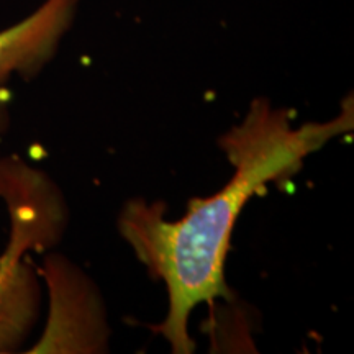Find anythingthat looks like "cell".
Returning a JSON list of instances; mask_svg holds the SVG:
<instances>
[{"instance_id":"obj_1","label":"cell","mask_w":354,"mask_h":354,"mask_svg":"<svg viewBox=\"0 0 354 354\" xmlns=\"http://www.w3.org/2000/svg\"><path fill=\"white\" fill-rule=\"evenodd\" d=\"M353 125L351 97L336 118L300 127L292 125L287 110L256 99L243 122L218 140L233 166L232 179L218 192L189 202L185 215L176 221L165 218L162 203L133 201L123 207L118 220L123 238L151 277L166 286L169 310L159 330L172 351H194L189 318L198 305L228 297L225 261L246 203L271 183L297 174L310 154Z\"/></svg>"},{"instance_id":"obj_2","label":"cell","mask_w":354,"mask_h":354,"mask_svg":"<svg viewBox=\"0 0 354 354\" xmlns=\"http://www.w3.org/2000/svg\"><path fill=\"white\" fill-rule=\"evenodd\" d=\"M0 198L10 218L0 254V354H13L24 351L41 315V276L26 254L57 245L68 214L56 184L17 156H0Z\"/></svg>"},{"instance_id":"obj_3","label":"cell","mask_w":354,"mask_h":354,"mask_svg":"<svg viewBox=\"0 0 354 354\" xmlns=\"http://www.w3.org/2000/svg\"><path fill=\"white\" fill-rule=\"evenodd\" d=\"M50 294V317L43 335L26 353H92L91 344L105 346V338L84 320L95 317V300L88 297L87 284L73 264L61 254H48L43 268L38 269ZM94 344V346H95Z\"/></svg>"},{"instance_id":"obj_4","label":"cell","mask_w":354,"mask_h":354,"mask_svg":"<svg viewBox=\"0 0 354 354\" xmlns=\"http://www.w3.org/2000/svg\"><path fill=\"white\" fill-rule=\"evenodd\" d=\"M81 0H44L0 32V92L13 76L32 81L51 63L76 19Z\"/></svg>"},{"instance_id":"obj_5","label":"cell","mask_w":354,"mask_h":354,"mask_svg":"<svg viewBox=\"0 0 354 354\" xmlns=\"http://www.w3.org/2000/svg\"><path fill=\"white\" fill-rule=\"evenodd\" d=\"M8 130H10V109H8L6 97L0 94V149H2L3 140H6Z\"/></svg>"}]
</instances>
